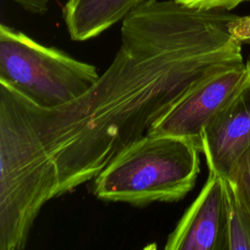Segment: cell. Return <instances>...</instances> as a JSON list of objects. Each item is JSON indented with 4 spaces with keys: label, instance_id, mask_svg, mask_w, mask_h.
<instances>
[{
    "label": "cell",
    "instance_id": "cell-1",
    "mask_svg": "<svg viewBox=\"0 0 250 250\" xmlns=\"http://www.w3.org/2000/svg\"><path fill=\"white\" fill-rule=\"evenodd\" d=\"M235 15L146 0L121 24L110 65L81 96L39 107L0 83V149L47 203L94 179L206 77L243 64Z\"/></svg>",
    "mask_w": 250,
    "mask_h": 250
},
{
    "label": "cell",
    "instance_id": "cell-2",
    "mask_svg": "<svg viewBox=\"0 0 250 250\" xmlns=\"http://www.w3.org/2000/svg\"><path fill=\"white\" fill-rule=\"evenodd\" d=\"M200 152L190 140L146 134L94 178L93 193L101 200L136 206L178 201L195 185Z\"/></svg>",
    "mask_w": 250,
    "mask_h": 250
},
{
    "label": "cell",
    "instance_id": "cell-3",
    "mask_svg": "<svg viewBox=\"0 0 250 250\" xmlns=\"http://www.w3.org/2000/svg\"><path fill=\"white\" fill-rule=\"evenodd\" d=\"M96 66L0 24V83L43 108L68 104L99 78Z\"/></svg>",
    "mask_w": 250,
    "mask_h": 250
},
{
    "label": "cell",
    "instance_id": "cell-4",
    "mask_svg": "<svg viewBox=\"0 0 250 250\" xmlns=\"http://www.w3.org/2000/svg\"><path fill=\"white\" fill-rule=\"evenodd\" d=\"M250 82V69L243 63L211 74L175 103L148 130L193 142L201 151V137L212 118Z\"/></svg>",
    "mask_w": 250,
    "mask_h": 250
},
{
    "label": "cell",
    "instance_id": "cell-5",
    "mask_svg": "<svg viewBox=\"0 0 250 250\" xmlns=\"http://www.w3.org/2000/svg\"><path fill=\"white\" fill-rule=\"evenodd\" d=\"M166 250H226L222 177L209 171L197 197L169 234Z\"/></svg>",
    "mask_w": 250,
    "mask_h": 250
},
{
    "label": "cell",
    "instance_id": "cell-6",
    "mask_svg": "<svg viewBox=\"0 0 250 250\" xmlns=\"http://www.w3.org/2000/svg\"><path fill=\"white\" fill-rule=\"evenodd\" d=\"M249 145L250 82L207 124L201 137V152L209 171L227 178Z\"/></svg>",
    "mask_w": 250,
    "mask_h": 250
},
{
    "label": "cell",
    "instance_id": "cell-7",
    "mask_svg": "<svg viewBox=\"0 0 250 250\" xmlns=\"http://www.w3.org/2000/svg\"><path fill=\"white\" fill-rule=\"evenodd\" d=\"M146 0H67L62 9L70 38L85 41L97 37Z\"/></svg>",
    "mask_w": 250,
    "mask_h": 250
},
{
    "label": "cell",
    "instance_id": "cell-8",
    "mask_svg": "<svg viewBox=\"0 0 250 250\" xmlns=\"http://www.w3.org/2000/svg\"><path fill=\"white\" fill-rule=\"evenodd\" d=\"M225 206L226 250H250V218L231 184L222 177Z\"/></svg>",
    "mask_w": 250,
    "mask_h": 250
},
{
    "label": "cell",
    "instance_id": "cell-9",
    "mask_svg": "<svg viewBox=\"0 0 250 250\" xmlns=\"http://www.w3.org/2000/svg\"><path fill=\"white\" fill-rule=\"evenodd\" d=\"M227 179L250 218V145L234 161Z\"/></svg>",
    "mask_w": 250,
    "mask_h": 250
},
{
    "label": "cell",
    "instance_id": "cell-10",
    "mask_svg": "<svg viewBox=\"0 0 250 250\" xmlns=\"http://www.w3.org/2000/svg\"><path fill=\"white\" fill-rule=\"evenodd\" d=\"M187 7L200 10H225L229 11L239 4L250 0H174Z\"/></svg>",
    "mask_w": 250,
    "mask_h": 250
},
{
    "label": "cell",
    "instance_id": "cell-11",
    "mask_svg": "<svg viewBox=\"0 0 250 250\" xmlns=\"http://www.w3.org/2000/svg\"><path fill=\"white\" fill-rule=\"evenodd\" d=\"M229 30L237 41L250 44V16H235L229 23Z\"/></svg>",
    "mask_w": 250,
    "mask_h": 250
},
{
    "label": "cell",
    "instance_id": "cell-12",
    "mask_svg": "<svg viewBox=\"0 0 250 250\" xmlns=\"http://www.w3.org/2000/svg\"><path fill=\"white\" fill-rule=\"evenodd\" d=\"M28 13L43 15L48 12L49 5L52 0H8Z\"/></svg>",
    "mask_w": 250,
    "mask_h": 250
},
{
    "label": "cell",
    "instance_id": "cell-13",
    "mask_svg": "<svg viewBox=\"0 0 250 250\" xmlns=\"http://www.w3.org/2000/svg\"><path fill=\"white\" fill-rule=\"evenodd\" d=\"M246 65L249 67V69H250V55H249V57H248V60H247V62H246Z\"/></svg>",
    "mask_w": 250,
    "mask_h": 250
}]
</instances>
